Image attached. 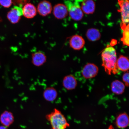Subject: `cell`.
Returning a JSON list of instances; mask_svg holds the SVG:
<instances>
[{"mask_svg":"<svg viewBox=\"0 0 129 129\" xmlns=\"http://www.w3.org/2000/svg\"><path fill=\"white\" fill-rule=\"evenodd\" d=\"M102 66L107 73L116 74L119 70L117 66V57L116 50L112 46H107L101 54Z\"/></svg>","mask_w":129,"mask_h":129,"instance_id":"cell-1","label":"cell"},{"mask_svg":"<svg viewBox=\"0 0 129 129\" xmlns=\"http://www.w3.org/2000/svg\"><path fill=\"white\" fill-rule=\"evenodd\" d=\"M46 118L50 123L51 129H66L70 126L63 114L56 109L47 114Z\"/></svg>","mask_w":129,"mask_h":129,"instance_id":"cell-2","label":"cell"},{"mask_svg":"<svg viewBox=\"0 0 129 129\" xmlns=\"http://www.w3.org/2000/svg\"><path fill=\"white\" fill-rule=\"evenodd\" d=\"M80 1H67L65 5L68 9L69 16L73 20L79 21L83 17V11L81 9Z\"/></svg>","mask_w":129,"mask_h":129,"instance_id":"cell-3","label":"cell"},{"mask_svg":"<svg viewBox=\"0 0 129 129\" xmlns=\"http://www.w3.org/2000/svg\"><path fill=\"white\" fill-rule=\"evenodd\" d=\"M118 2L120 7V12L121 16L122 22L120 26L122 29L123 30L129 25V1H118Z\"/></svg>","mask_w":129,"mask_h":129,"instance_id":"cell-4","label":"cell"},{"mask_svg":"<svg viewBox=\"0 0 129 129\" xmlns=\"http://www.w3.org/2000/svg\"><path fill=\"white\" fill-rule=\"evenodd\" d=\"M22 15V8L15 6L8 12L7 17L11 23L15 24L20 21Z\"/></svg>","mask_w":129,"mask_h":129,"instance_id":"cell-5","label":"cell"},{"mask_svg":"<svg viewBox=\"0 0 129 129\" xmlns=\"http://www.w3.org/2000/svg\"><path fill=\"white\" fill-rule=\"evenodd\" d=\"M98 70V68L95 64L89 63L83 67L82 70V75L85 79L92 78L97 75Z\"/></svg>","mask_w":129,"mask_h":129,"instance_id":"cell-6","label":"cell"},{"mask_svg":"<svg viewBox=\"0 0 129 129\" xmlns=\"http://www.w3.org/2000/svg\"><path fill=\"white\" fill-rule=\"evenodd\" d=\"M37 9V12L40 16L46 17L52 12L53 8L50 2L48 1H43L39 3Z\"/></svg>","mask_w":129,"mask_h":129,"instance_id":"cell-7","label":"cell"},{"mask_svg":"<svg viewBox=\"0 0 129 129\" xmlns=\"http://www.w3.org/2000/svg\"><path fill=\"white\" fill-rule=\"evenodd\" d=\"M53 13L56 18L62 19L67 17L68 13V9L65 5L58 4L55 5L53 8Z\"/></svg>","mask_w":129,"mask_h":129,"instance_id":"cell-8","label":"cell"},{"mask_svg":"<svg viewBox=\"0 0 129 129\" xmlns=\"http://www.w3.org/2000/svg\"><path fill=\"white\" fill-rule=\"evenodd\" d=\"M85 42L83 37L78 35H75L72 37L69 40V45L73 49L79 50L84 47Z\"/></svg>","mask_w":129,"mask_h":129,"instance_id":"cell-9","label":"cell"},{"mask_svg":"<svg viewBox=\"0 0 129 129\" xmlns=\"http://www.w3.org/2000/svg\"><path fill=\"white\" fill-rule=\"evenodd\" d=\"M22 9L23 15L27 19L33 18L38 12L37 8L34 5L30 3H27L24 5Z\"/></svg>","mask_w":129,"mask_h":129,"instance_id":"cell-10","label":"cell"},{"mask_svg":"<svg viewBox=\"0 0 129 129\" xmlns=\"http://www.w3.org/2000/svg\"><path fill=\"white\" fill-rule=\"evenodd\" d=\"M31 62L34 65L37 67L42 66L47 60L46 56L41 51H37L32 54Z\"/></svg>","mask_w":129,"mask_h":129,"instance_id":"cell-11","label":"cell"},{"mask_svg":"<svg viewBox=\"0 0 129 129\" xmlns=\"http://www.w3.org/2000/svg\"><path fill=\"white\" fill-rule=\"evenodd\" d=\"M14 121L13 114L9 111H4L0 116V122L3 125L7 128L12 124Z\"/></svg>","mask_w":129,"mask_h":129,"instance_id":"cell-12","label":"cell"},{"mask_svg":"<svg viewBox=\"0 0 129 129\" xmlns=\"http://www.w3.org/2000/svg\"><path fill=\"white\" fill-rule=\"evenodd\" d=\"M80 6L83 12L87 14H92L95 9V4L92 0L82 1Z\"/></svg>","mask_w":129,"mask_h":129,"instance_id":"cell-13","label":"cell"},{"mask_svg":"<svg viewBox=\"0 0 129 129\" xmlns=\"http://www.w3.org/2000/svg\"><path fill=\"white\" fill-rule=\"evenodd\" d=\"M63 86L68 90L74 89L76 87L77 82L73 76L68 75L64 77L62 80Z\"/></svg>","mask_w":129,"mask_h":129,"instance_id":"cell-14","label":"cell"},{"mask_svg":"<svg viewBox=\"0 0 129 129\" xmlns=\"http://www.w3.org/2000/svg\"><path fill=\"white\" fill-rule=\"evenodd\" d=\"M58 93L57 90L53 87H49L45 89L43 92V97L47 101L52 102L57 98Z\"/></svg>","mask_w":129,"mask_h":129,"instance_id":"cell-15","label":"cell"},{"mask_svg":"<svg viewBox=\"0 0 129 129\" xmlns=\"http://www.w3.org/2000/svg\"><path fill=\"white\" fill-rule=\"evenodd\" d=\"M117 66L118 70L125 72L128 70L129 62L128 58L123 55H121L117 59Z\"/></svg>","mask_w":129,"mask_h":129,"instance_id":"cell-16","label":"cell"},{"mask_svg":"<svg viewBox=\"0 0 129 129\" xmlns=\"http://www.w3.org/2000/svg\"><path fill=\"white\" fill-rule=\"evenodd\" d=\"M129 118L127 114L123 113L119 115L116 120V125L118 128H124L128 126Z\"/></svg>","mask_w":129,"mask_h":129,"instance_id":"cell-17","label":"cell"},{"mask_svg":"<svg viewBox=\"0 0 129 129\" xmlns=\"http://www.w3.org/2000/svg\"><path fill=\"white\" fill-rule=\"evenodd\" d=\"M111 87L112 92L118 95L123 93L125 89L124 84L118 80H115L113 82Z\"/></svg>","mask_w":129,"mask_h":129,"instance_id":"cell-18","label":"cell"},{"mask_svg":"<svg viewBox=\"0 0 129 129\" xmlns=\"http://www.w3.org/2000/svg\"><path fill=\"white\" fill-rule=\"evenodd\" d=\"M86 36L90 41H95L100 39L101 35L100 32L97 29L91 28L88 29L87 31Z\"/></svg>","mask_w":129,"mask_h":129,"instance_id":"cell-19","label":"cell"},{"mask_svg":"<svg viewBox=\"0 0 129 129\" xmlns=\"http://www.w3.org/2000/svg\"><path fill=\"white\" fill-rule=\"evenodd\" d=\"M129 25L127 26L123 30L122 37L121 39V41L124 46H129Z\"/></svg>","mask_w":129,"mask_h":129,"instance_id":"cell-20","label":"cell"},{"mask_svg":"<svg viewBox=\"0 0 129 129\" xmlns=\"http://www.w3.org/2000/svg\"><path fill=\"white\" fill-rule=\"evenodd\" d=\"M13 4V1L11 0H0V5L4 8H9Z\"/></svg>","mask_w":129,"mask_h":129,"instance_id":"cell-21","label":"cell"},{"mask_svg":"<svg viewBox=\"0 0 129 129\" xmlns=\"http://www.w3.org/2000/svg\"><path fill=\"white\" fill-rule=\"evenodd\" d=\"M122 80L127 86L129 85V73L128 72L125 73L122 77Z\"/></svg>","mask_w":129,"mask_h":129,"instance_id":"cell-22","label":"cell"},{"mask_svg":"<svg viewBox=\"0 0 129 129\" xmlns=\"http://www.w3.org/2000/svg\"><path fill=\"white\" fill-rule=\"evenodd\" d=\"M0 129H8L7 127H5L3 125L0 126Z\"/></svg>","mask_w":129,"mask_h":129,"instance_id":"cell-23","label":"cell"},{"mask_svg":"<svg viewBox=\"0 0 129 129\" xmlns=\"http://www.w3.org/2000/svg\"><path fill=\"white\" fill-rule=\"evenodd\" d=\"M108 129H114L112 125L110 126Z\"/></svg>","mask_w":129,"mask_h":129,"instance_id":"cell-24","label":"cell"},{"mask_svg":"<svg viewBox=\"0 0 129 129\" xmlns=\"http://www.w3.org/2000/svg\"><path fill=\"white\" fill-rule=\"evenodd\" d=\"M2 21V19L0 17V22Z\"/></svg>","mask_w":129,"mask_h":129,"instance_id":"cell-25","label":"cell"},{"mask_svg":"<svg viewBox=\"0 0 129 129\" xmlns=\"http://www.w3.org/2000/svg\"></svg>","mask_w":129,"mask_h":129,"instance_id":"cell-26","label":"cell"}]
</instances>
